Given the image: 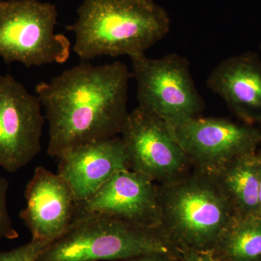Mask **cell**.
Here are the masks:
<instances>
[{
	"instance_id": "obj_2",
	"label": "cell",
	"mask_w": 261,
	"mask_h": 261,
	"mask_svg": "<svg viewBox=\"0 0 261 261\" xmlns=\"http://www.w3.org/2000/svg\"><path fill=\"white\" fill-rule=\"evenodd\" d=\"M78 14L67 29L75 34L73 51L85 62L145 54L171 25L167 12L154 0H84Z\"/></svg>"
},
{
	"instance_id": "obj_9",
	"label": "cell",
	"mask_w": 261,
	"mask_h": 261,
	"mask_svg": "<svg viewBox=\"0 0 261 261\" xmlns=\"http://www.w3.org/2000/svg\"><path fill=\"white\" fill-rule=\"evenodd\" d=\"M193 168L214 173L240 156L256 152L261 126L227 118L197 117L173 128Z\"/></svg>"
},
{
	"instance_id": "obj_6",
	"label": "cell",
	"mask_w": 261,
	"mask_h": 261,
	"mask_svg": "<svg viewBox=\"0 0 261 261\" xmlns=\"http://www.w3.org/2000/svg\"><path fill=\"white\" fill-rule=\"evenodd\" d=\"M130 58L138 107L159 117L172 128L200 117L205 102L185 57L171 53L157 59L145 54Z\"/></svg>"
},
{
	"instance_id": "obj_11",
	"label": "cell",
	"mask_w": 261,
	"mask_h": 261,
	"mask_svg": "<svg viewBox=\"0 0 261 261\" xmlns=\"http://www.w3.org/2000/svg\"><path fill=\"white\" fill-rule=\"evenodd\" d=\"M27 205L20 218L32 240L54 243L74 223L78 201L64 178L38 166L25 189Z\"/></svg>"
},
{
	"instance_id": "obj_15",
	"label": "cell",
	"mask_w": 261,
	"mask_h": 261,
	"mask_svg": "<svg viewBox=\"0 0 261 261\" xmlns=\"http://www.w3.org/2000/svg\"><path fill=\"white\" fill-rule=\"evenodd\" d=\"M213 253L219 261H261V216L235 215Z\"/></svg>"
},
{
	"instance_id": "obj_21",
	"label": "cell",
	"mask_w": 261,
	"mask_h": 261,
	"mask_svg": "<svg viewBox=\"0 0 261 261\" xmlns=\"http://www.w3.org/2000/svg\"><path fill=\"white\" fill-rule=\"evenodd\" d=\"M260 149H259L258 151H257V156H258L259 159H260V161L261 163V145H260Z\"/></svg>"
},
{
	"instance_id": "obj_22",
	"label": "cell",
	"mask_w": 261,
	"mask_h": 261,
	"mask_svg": "<svg viewBox=\"0 0 261 261\" xmlns=\"http://www.w3.org/2000/svg\"><path fill=\"white\" fill-rule=\"evenodd\" d=\"M260 49H261V46H260Z\"/></svg>"
},
{
	"instance_id": "obj_7",
	"label": "cell",
	"mask_w": 261,
	"mask_h": 261,
	"mask_svg": "<svg viewBox=\"0 0 261 261\" xmlns=\"http://www.w3.org/2000/svg\"><path fill=\"white\" fill-rule=\"evenodd\" d=\"M121 135L130 169L152 181H175L193 168L173 128L145 110L128 112Z\"/></svg>"
},
{
	"instance_id": "obj_14",
	"label": "cell",
	"mask_w": 261,
	"mask_h": 261,
	"mask_svg": "<svg viewBox=\"0 0 261 261\" xmlns=\"http://www.w3.org/2000/svg\"><path fill=\"white\" fill-rule=\"evenodd\" d=\"M260 167L256 152L236 158L211 173L238 216H259Z\"/></svg>"
},
{
	"instance_id": "obj_16",
	"label": "cell",
	"mask_w": 261,
	"mask_h": 261,
	"mask_svg": "<svg viewBox=\"0 0 261 261\" xmlns=\"http://www.w3.org/2000/svg\"><path fill=\"white\" fill-rule=\"evenodd\" d=\"M51 244L49 242L32 240L13 250L0 251V261H37L39 255Z\"/></svg>"
},
{
	"instance_id": "obj_4",
	"label": "cell",
	"mask_w": 261,
	"mask_h": 261,
	"mask_svg": "<svg viewBox=\"0 0 261 261\" xmlns=\"http://www.w3.org/2000/svg\"><path fill=\"white\" fill-rule=\"evenodd\" d=\"M150 253L181 256L161 228L91 214L76 218L37 261H124Z\"/></svg>"
},
{
	"instance_id": "obj_1",
	"label": "cell",
	"mask_w": 261,
	"mask_h": 261,
	"mask_svg": "<svg viewBox=\"0 0 261 261\" xmlns=\"http://www.w3.org/2000/svg\"><path fill=\"white\" fill-rule=\"evenodd\" d=\"M132 76L122 62L84 61L38 84L36 93L49 123L48 154L58 158L70 147L121 134Z\"/></svg>"
},
{
	"instance_id": "obj_18",
	"label": "cell",
	"mask_w": 261,
	"mask_h": 261,
	"mask_svg": "<svg viewBox=\"0 0 261 261\" xmlns=\"http://www.w3.org/2000/svg\"><path fill=\"white\" fill-rule=\"evenodd\" d=\"M181 261H219L212 252H183L180 257Z\"/></svg>"
},
{
	"instance_id": "obj_3",
	"label": "cell",
	"mask_w": 261,
	"mask_h": 261,
	"mask_svg": "<svg viewBox=\"0 0 261 261\" xmlns=\"http://www.w3.org/2000/svg\"><path fill=\"white\" fill-rule=\"evenodd\" d=\"M160 228L181 255L212 252L236 215L214 173L194 168L183 177L158 185Z\"/></svg>"
},
{
	"instance_id": "obj_12",
	"label": "cell",
	"mask_w": 261,
	"mask_h": 261,
	"mask_svg": "<svg viewBox=\"0 0 261 261\" xmlns=\"http://www.w3.org/2000/svg\"><path fill=\"white\" fill-rule=\"evenodd\" d=\"M57 159L58 173L69 185L78 202L93 195L115 173L130 169L123 140L117 136L70 147Z\"/></svg>"
},
{
	"instance_id": "obj_5",
	"label": "cell",
	"mask_w": 261,
	"mask_h": 261,
	"mask_svg": "<svg viewBox=\"0 0 261 261\" xmlns=\"http://www.w3.org/2000/svg\"><path fill=\"white\" fill-rule=\"evenodd\" d=\"M55 5L39 0H0V57L7 64L27 68L69 59L68 38L55 33Z\"/></svg>"
},
{
	"instance_id": "obj_23",
	"label": "cell",
	"mask_w": 261,
	"mask_h": 261,
	"mask_svg": "<svg viewBox=\"0 0 261 261\" xmlns=\"http://www.w3.org/2000/svg\"></svg>"
},
{
	"instance_id": "obj_19",
	"label": "cell",
	"mask_w": 261,
	"mask_h": 261,
	"mask_svg": "<svg viewBox=\"0 0 261 261\" xmlns=\"http://www.w3.org/2000/svg\"><path fill=\"white\" fill-rule=\"evenodd\" d=\"M124 261H181L178 257L164 253H150Z\"/></svg>"
},
{
	"instance_id": "obj_13",
	"label": "cell",
	"mask_w": 261,
	"mask_h": 261,
	"mask_svg": "<svg viewBox=\"0 0 261 261\" xmlns=\"http://www.w3.org/2000/svg\"><path fill=\"white\" fill-rule=\"evenodd\" d=\"M207 86L243 123L261 126V60L257 53L226 58L212 70Z\"/></svg>"
},
{
	"instance_id": "obj_10",
	"label": "cell",
	"mask_w": 261,
	"mask_h": 261,
	"mask_svg": "<svg viewBox=\"0 0 261 261\" xmlns=\"http://www.w3.org/2000/svg\"><path fill=\"white\" fill-rule=\"evenodd\" d=\"M91 214L108 215L135 224L160 228L158 185L132 170L118 171L93 195L78 202L75 219Z\"/></svg>"
},
{
	"instance_id": "obj_17",
	"label": "cell",
	"mask_w": 261,
	"mask_h": 261,
	"mask_svg": "<svg viewBox=\"0 0 261 261\" xmlns=\"http://www.w3.org/2000/svg\"><path fill=\"white\" fill-rule=\"evenodd\" d=\"M9 184L6 178L0 176V238L15 240L19 234L10 219L7 205Z\"/></svg>"
},
{
	"instance_id": "obj_20",
	"label": "cell",
	"mask_w": 261,
	"mask_h": 261,
	"mask_svg": "<svg viewBox=\"0 0 261 261\" xmlns=\"http://www.w3.org/2000/svg\"><path fill=\"white\" fill-rule=\"evenodd\" d=\"M259 216H261V167L260 172V190H259Z\"/></svg>"
},
{
	"instance_id": "obj_8",
	"label": "cell",
	"mask_w": 261,
	"mask_h": 261,
	"mask_svg": "<svg viewBox=\"0 0 261 261\" xmlns=\"http://www.w3.org/2000/svg\"><path fill=\"white\" fill-rule=\"evenodd\" d=\"M42 107L11 75H0V167L5 171H18L42 149Z\"/></svg>"
}]
</instances>
